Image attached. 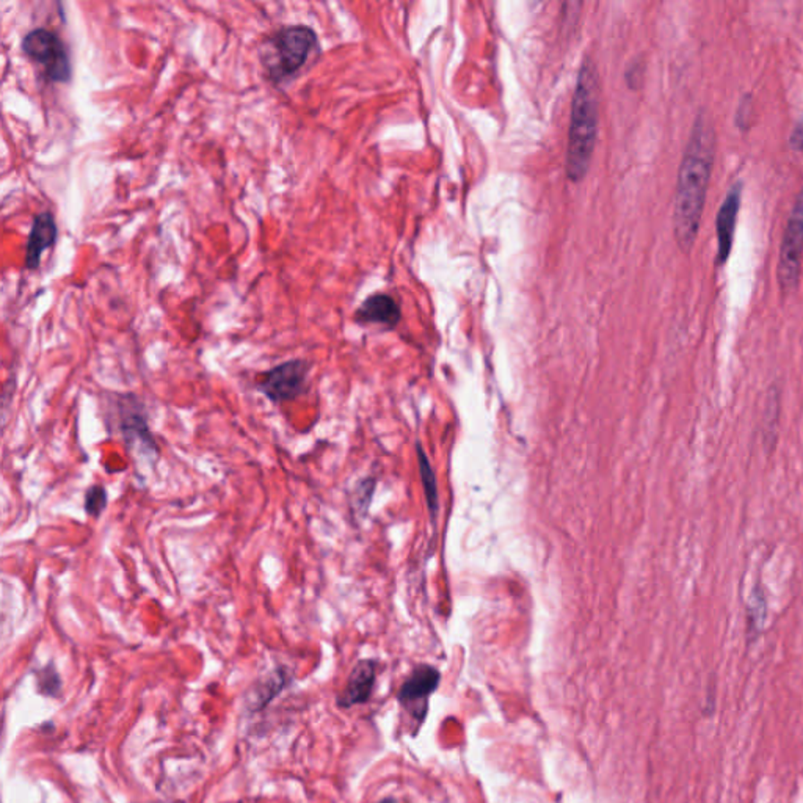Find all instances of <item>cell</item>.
I'll list each match as a JSON object with an SVG mask.
<instances>
[{
    "mask_svg": "<svg viewBox=\"0 0 803 803\" xmlns=\"http://www.w3.org/2000/svg\"><path fill=\"white\" fill-rule=\"evenodd\" d=\"M56 225L54 215L49 212L39 213L33 220L27 248H25V267L37 269L41 263L44 251L56 244Z\"/></svg>",
    "mask_w": 803,
    "mask_h": 803,
    "instance_id": "10",
    "label": "cell"
},
{
    "mask_svg": "<svg viewBox=\"0 0 803 803\" xmlns=\"http://www.w3.org/2000/svg\"><path fill=\"white\" fill-rule=\"evenodd\" d=\"M416 452H418L420 480H422V487H424V493H426L427 504H428V510H430V514H432V518L435 520V518H436V514H438V487H436V477H435L432 464L428 462L426 452L422 451L420 445H418V447H416Z\"/></svg>",
    "mask_w": 803,
    "mask_h": 803,
    "instance_id": "13",
    "label": "cell"
},
{
    "mask_svg": "<svg viewBox=\"0 0 803 803\" xmlns=\"http://www.w3.org/2000/svg\"><path fill=\"white\" fill-rule=\"evenodd\" d=\"M357 320L359 324H376L393 328L401 320V309L393 297L376 294L366 298L363 305L358 307Z\"/></svg>",
    "mask_w": 803,
    "mask_h": 803,
    "instance_id": "12",
    "label": "cell"
},
{
    "mask_svg": "<svg viewBox=\"0 0 803 803\" xmlns=\"http://www.w3.org/2000/svg\"><path fill=\"white\" fill-rule=\"evenodd\" d=\"M598 134V75L595 65L583 62L577 77L571 108L566 173L571 181H581L590 167Z\"/></svg>",
    "mask_w": 803,
    "mask_h": 803,
    "instance_id": "2",
    "label": "cell"
},
{
    "mask_svg": "<svg viewBox=\"0 0 803 803\" xmlns=\"http://www.w3.org/2000/svg\"><path fill=\"white\" fill-rule=\"evenodd\" d=\"M376 667L374 661H359L355 669L351 670L350 678L347 681L342 695L339 696L338 703L344 708L366 703L369 700L374 684H376Z\"/></svg>",
    "mask_w": 803,
    "mask_h": 803,
    "instance_id": "11",
    "label": "cell"
},
{
    "mask_svg": "<svg viewBox=\"0 0 803 803\" xmlns=\"http://www.w3.org/2000/svg\"><path fill=\"white\" fill-rule=\"evenodd\" d=\"M22 50L31 62L37 63L43 74L52 82H68L73 66L62 39L47 29L29 31L22 39Z\"/></svg>",
    "mask_w": 803,
    "mask_h": 803,
    "instance_id": "6",
    "label": "cell"
},
{
    "mask_svg": "<svg viewBox=\"0 0 803 803\" xmlns=\"http://www.w3.org/2000/svg\"><path fill=\"white\" fill-rule=\"evenodd\" d=\"M790 144H792V148L797 151L803 150V115L800 117V119L797 121L796 125H794V129L790 132Z\"/></svg>",
    "mask_w": 803,
    "mask_h": 803,
    "instance_id": "16",
    "label": "cell"
},
{
    "mask_svg": "<svg viewBox=\"0 0 803 803\" xmlns=\"http://www.w3.org/2000/svg\"><path fill=\"white\" fill-rule=\"evenodd\" d=\"M107 504H108V493L102 483H93L85 489L83 510L90 518L93 520L100 518V514L106 512Z\"/></svg>",
    "mask_w": 803,
    "mask_h": 803,
    "instance_id": "14",
    "label": "cell"
},
{
    "mask_svg": "<svg viewBox=\"0 0 803 803\" xmlns=\"http://www.w3.org/2000/svg\"><path fill=\"white\" fill-rule=\"evenodd\" d=\"M309 367L305 359H289L259 374L255 384L273 405H282L307 393Z\"/></svg>",
    "mask_w": 803,
    "mask_h": 803,
    "instance_id": "5",
    "label": "cell"
},
{
    "mask_svg": "<svg viewBox=\"0 0 803 803\" xmlns=\"http://www.w3.org/2000/svg\"><path fill=\"white\" fill-rule=\"evenodd\" d=\"M740 196H742V184L736 182L733 187L728 190L725 200L721 203L715 228H717V263L727 261L730 251L733 246L734 231H736V220L740 207Z\"/></svg>",
    "mask_w": 803,
    "mask_h": 803,
    "instance_id": "8",
    "label": "cell"
},
{
    "mask_svg": "<svg viewBox=\"0 0 803 803\" xmlns=\"http://www.w3.org/2000/svg\"><path fill=\"white\" fill-rule=\"evenodd\" d=\"M112 402L115 408L112 418L117 422L115 428L125 439V445L129 449L137 447L140 453L157 460L160 449L151 433L142 401L135 394H123L115 395Z\"/></svg>",
    "mask_w": 803,
    "mask_h": 803,
    "instance_id": "4",
    "label": "cell"
},
{
    "mask_svg": "<svg viewBox=\"0 0 803 803\" xmlns=\"http://www.w3.org/2000/svg\"><path fill=\"white\" fill-rule=\"evenodd\" d=\"M439 679L441 675L435 667L419 665L402 684L397 698L407 708H413L414 704H424L427 708V698L436 690Z\"/></svg>",
    "mask_w": 803,
    "mask_h": 803,
    "instance_id": "9",
    "label": "cell"
},
{
    "mask_svg": "<svg viewBox=\"0 0 803 803\" xmlns=\"http://www.w3.org/2000/svg\"><path fill=\"white\" fill-rule=\"evenodd\" d=\"M715 132L711 119L698 113L678 171L677 196L673 211L675 237L684 251L695 244L709 177L714 162Z\"/></svg>",
    "mask_w": 803,
    "mask_h": 803,
    "instance_id": "1",
    "label": "cell"
},
{
    "mask_svg": "<svg viewBox=\"0 0 803 803\" xmlns=\"http://www.w3.org/2000/svg\"><path fill=\"white\" fill-rule=\"evenodd\" d=\"M382 803H395V802H394V800H393V799H386V800H383Z\"/></svg>",
    "mask_w": 803,
    "mask_h": 803,
    "instance_id": "17",
    "label": "cell"
},
{
    "mask_svg": "<svg viewBox=\"0 0 803 803\" xmlns=\"http://www.w3.org/2000/svg\"><path fill=\"white\" fill-rule=\"evenodd\" d=\"M317 47V35L307 25H289L267 38L261 49L265 74L270 81L280 83L297 74L314 49Z\"/></svg>",
    "mask_w": 803,
    "mask_h": 803,
    "instance_id": "3",
    "label": "cell"
},
{
    "mask_svg": "<svg viewBox=\"0 0 803 803\" xmlns=\"http://www.w3.org/2000/svg\"><path fill=\"white\" fill-rule=\"evenodd\" d=\"M803 255V187L797 194L786 223L783 240L780 245L778 280L784 290L794 289L800 278Z\"/></svg>",
    "mask_w": 803,
    "mask_h": 803,
    "instance_id": "7",
    "label": "cell"
},
{
    "mask_svg": "<svg viewBox=\"0 0 803 803\" xmlns=\"http://www.w3.org/2000/svg\"><path fill=\"white\" fill-rule=\"evenodd\" d=\"M37 683L39 694L47 696H56L62 689V679L54 664H47L37 671Z\"/></svg>",
    "mask_w": 803,
    "mask_h": 803,
    "instance_id": "15",
    "label": "cell"
}]
</instances>
